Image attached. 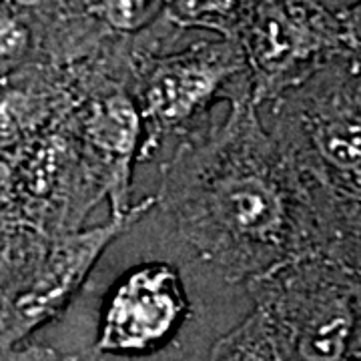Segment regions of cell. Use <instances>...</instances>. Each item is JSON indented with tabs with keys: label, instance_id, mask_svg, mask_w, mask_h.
Here are the masks:
<instances>
[{
	"label": "cell",
	"instance_id": "cell-1",
	"mask_svg": "<svg viewBox=\"0 0 361 361\" xmlns=\"http://www.w3.org/2000/svg\"><path fill=\"white\" fill-rule=\"evenodd\" d=\"M227 99V118L183 137L163 163L157 207L199 259L231 283L297 257H327L307 195L259 123L251 85H239Z\"/></svg>",
	"mask_w": 361,
	"mask_h": 361
},
{
	"label": "cell",
	"instance_id": "cell-2",
	"mask_svg": "<svg viewBox=\"0 0 361 361\" xmlns=\"http://www.w3.org/2000/svg\"><path fill=\"white\" fill-rule=\"evenodd\" d=\"M265 103L269 109L267 115H259V123L307 195L322 227L327 257L360 269L357 71L337 80L305 82L301 78Z\"/></svg>",
	"mask_w": 361,
	"mask_h": 361
},
{
	"label": "cell",
	"instance_id": "cell-3",
	"mask_svg": "<svg viewBox=\"0 0 361 361\" xmlns=\"http://www.w3.org/2000/svg\"><path fill=\"white\" fill-rule=\"evenodd\" d=\"M155 207L151 195L123 217L65 235L25 225L0 233V351L23 345L59 317L104 251Z\"/></svg>",
	"mask_w": 361,
	"mask_h": 361
},
{
	"label": "cell",
	"instance_id": "cell-4",
	"mask_svg": "<svg viewBox=\"0 0 361 361\" xmlns=\"http://www.w3.org/2000/svg\"><path fill=\"white\" fill-rule=\"evenodd\" d=\"M245 285L281 361H361L360 269L305 255Z\"/></svg>",
	"mask_w": 361,
	"mask_h": 361
},
{
	"label": "cell",
	"instance_id": "cell-5",
	"mask_svg": "<svg viewBox=\"0 0 361 361\" xmlns=\"http://www.w3.org/2000/svg\"><path fill=\"white\" fill-rule=\"evenodd\" d=\"M71 111L6 151L18 223L42 235L82 229L90 209L104 199L103 187L80 153Z\"/></svg>",
	"mask_w": 361,
	"mask_h": 361
},
{
	"label": "cell",
	"instance_id": "cell-6",
	"mask_svg": "<svg viewBox=\"0 0 361 361\" xmlns=\"http://www.w3.org/2000/svg\"><path fill=\"white\" fill-rule=\"evenodd\" d=\"M243 54L233 42L201 44L191 51L157 59L142 73L137 106L142 121L139 161L153 159L169 137L197 130V121L225 87L243 71Z\"/></svg>",
	"mask_w": 361,
	"mask_h": 361
},
{
	"label": "cell",
	"instance_id": "cell-7",
	"mask_svg": "<svg viewBox=\"0 0 361 361\" xmlns=\"http://www.w3.org/2000/svg\"><path fill=\"white\" fill-rule=\"evenodd\" d=\"M187 315L189 297L179 271L161 261L141 263L111 289L92 351L121 357L153 353L177 336Z\"/></svg>",
	"mask_w": 361,
	"mask_h": 361
},
{
	"label": "cell",
	"instance_id": "cell-8",
	"mask_svg": "<svg viewBox=\"0 0 361 361\" xmlns=\"http://www.w3.org/2000/svg\"><path fill=\"white\" fill-rule=\"evenodd\" d=\"M71 115L85 163L111 201V217L127 215L133 207V169L142 145V121L135 97L121 87L101 89L77 101Z\"/></svg>",
	"mask_w": 361,
	"mask_h": 361
},
{
	"label": "cell",
	"instance_id": "cell-9",
	"mask_svg": "<svg viewBox=\"0 0 361 361\" xmlns=\"http://www.w3.org/2000/svg\"><path fill=\"white\" fill-rule=\"evenodd\" d=\"M207 361H281L273 348L265 317L253 310L229 334L219 337Z\"/></svg>",
	"mask_w": 361,
	"mask_h": 361
},
{
	"label": "cell",
	"instance_id": "cell-10",
	"mask_svg": "<svg viewBox=\"0 0 361 361\" xmlns=\"http://www.w3.org/2000/svg\"><path fill=\"white\" fill-rule=\"evenodd\" d=\"M173 18L180 25H201L227 30L235 20L239 0H167Z\"/></svg>",
	"mask_w": 361,
	"mask_h": 361
},
{
	"label": "cell",
	"instance_id": "cell-11",
	"mask_svg": "<svg viewBox=\"0 0 361 361\" xmlns=\"http://www.w3.org/2000/svg\"><path fill=\"white\" fill-rule=\"evenodd\" d=\"M163 0H101L99 11L104 23L118 32H137L161 11Z\"/></svg>",
	"mask_w": 361,
	"mask_h": 361
},
{
	"label": "cell",
	"instance_id": "cell-12",
	"mask_svg": "<svg viewBox=\"0 0 361 361\" xmlns=\"http://www.w3.org/2000/svg\"><path fill=\"white\" fill-rule=\"evenodd\" d=\"M18 223L16 191H14L13 165L8 153H0V233L13 229Z\"/></svg>",
	"mask_w": 361,
	"mask_h": 361
},
{
	"label": "cell",
	"instance_id": "cell-13",
	"mask_svg": "<svg viewBox=\"0 0 361 361\" xmlns=\"http://www.w3.org/2000/svg\"><path fill=\"white\" fill-rule=\"evenodd\" d=\"M26 47V30L8 16H0V61L18 59Z\"/></svg>",
	"mask_w": 361,
	"mask_h": 361
},
{
	"label": "cell",
	"instance_id": "cell-14",
	"mask_svg": "<svg viewBox=\"0 0 361 361\" xmlns=\"http://www.w3.org/2000/svg\"><path fill=\"white\" fill-rule=\"evenodd\" d=\"M0 361H80L77 355L61 353L47 345H16L0 351Z\"/></svg>",
	"mask_w": 361,
	"mask_h": 361
}]
</instances>
